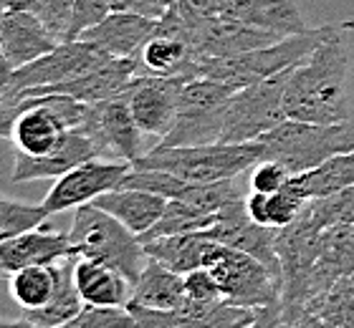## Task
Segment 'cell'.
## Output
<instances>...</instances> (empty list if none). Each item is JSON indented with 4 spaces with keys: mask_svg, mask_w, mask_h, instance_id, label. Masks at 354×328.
Listing matches in <instances>:
<instances>
[{
    "mask_svg": "<svg viewBox=\"0 0 354 328\" xmlns=\"http://www.w3.org/2000/svg\"><path fill=\"white\" fill-rule=\"evenodd\" d=\"M344 28L326 36L314 51L291 68L283 94V109L288 119L337 124L349 122V59L344 44Z\"/></svg>",
    "mask_w": 354,
    "mask_h": 328,
    "instance_id": "1",
    "label": "cell"
},
{
    "mask_svg": "<svg viewBox=\"0 0 354 328\" xmlns=\"http://www.w3.org/2000/svg\"><path fill=\"white\" fill-rule=\"evenodd\" d=\"M344 23H326L319 28H309L306 33L283 36L276 44L251 48V51L236 53V56H223V59H205L195 66V76H207L230 86L233 91L243 86H251L256 81H263L268 76L286 71L306 59L326 36L339 30Z\"/></svg>",
    "mask_w": 354,
    "mask_h": 328,
    "instance_id": "2",
    "label": "cell"
},
{
    "mask_svg": "<svg viewBox=\"0 0 354 328\" xmlns=\"http://www.w3.org/2000/svg\"><path fill=\"white\" fill-rule=\"evenodd\" d=\"M261 162L259 142L245 144H192V146H152L132 162L140 169H165L190 184H207L230 180L248 172Z\"/></svg>",
    "mask_w": 354,
    "mask_h": 328,
    "instance_id": "3",
    "label": "cell"
},
{
    "mask_svg": "<svg viewBox=\"0 0 354 328\" xmlns=\"http://www.w3.org/2000/svg\"><path fill=\"white\" fill-rule=\"evenodd\" d=\"M256 142L261 160H273L283 164L291 175H301L334 154L354 149V122L349 119L337 124H317L301 119H283Z\"/></svg>",
    "mask_w": 354,
    "mask_h": 328,
    "instance_id": "4",
    "label": "cell"
},
{
    "mask_svg": "<svg viewBox=\"0 0 354 328\" xmlns=\"http://www.w3.org/2000/svg\"><path fill=\"white\" fill-rule=\"evenodd\" d=\"M68 240L74 245V258H86V260L109 265L124 273L132 285L147 262L145 242L140 240V235H134L114 215L104 212L94 202L76 207Z\"/></svg>",
    "mask_w": 354,
    "mask_h": 328,
    "instance_id": "5",
    "label": "cell"
},
{
    "mask_svg": "<svg viewBox=\"0 0 354 328\" xmlns=\"http://www.w3.org/2000/svg\"><path fill=\"white\" fill-rule=\"evenodd\" d=\"M221 285L223 298L253 308L256 326H281V280L253 255L215 242L205 265Z\"/></svg>",
    "mask_w": 354,
    "mask_h": 328,
    "instance_id": "6",
    "label": "cell"
},
{
    "mask_svg": "<svg viewBox=\"0 0 354 328\" xmlns=\"http://www.w3.org/2000/svg\"><path fill=\"white\" fill-rule=\"evenodd\" d=\"M230 94L233 88L207 76L187 79L180 88L175 122L155 146H192L221 142L223 114Z\"/></svg>",
    "mask_w": 354,
    "mask_h": 328,
    "instance_id": "7",
    "label": "cell"
},
{
    "mask_svg": "<svg viewBox=\"0 0 354 328\" xmlns=\"http://www.w3.org/2000/svg\"><path fill=\"white\" fill-rule=\"evenodd\" d=\"M291 68L230 94L228 104H225V114H223L221 142L225 144L256 142L266 131H271L283 119H288L286 109H283V94H286V81Z\"/></svg>",
    "mask_w": 354,
    "mask_h": 328,
    "instance_id": "8",
    "label": "cell"
},
{
    "mask_svg": "<svg viewBox=\"0 0 354 328\" xmlns=\"http://www.w3.org/2000/svg\"><path fill=\"white\" fill-rule=\"evenodd\" d=\"M79 131L86 134L88 142L94 144L96 154L104 160L134 162L147 152L145 142H142L145 131L134 122L124 96L88 104L86 117L79 124Z\"/></svg>",
    "mask_w": 354,
    "mask_h": 328,
    "instance_id": "9",
    "label": "cell"
},
{
    "mask_svg": "<svg viewBox=\"0 0 354 328\" xmlns=\"http://www.w3.org/2000/svg\"><path fill=\"white\" fill-rule=\"evenodd\" d=\"M129 169H132V162L124 160H104V157L86 160L74 169H68L66 175H61L41 204L48 215L76 210L79 204L94 202L102 192L119 187Z\"/></svg>",
    "mask_w": 354,
    "mask_h": 328,
    "instance_id": "10",
    "label": "cell"
},
{
    "mask_svg": "<svg viewBox=\"0 0 354 328\" xmlns=\"http://www.w3.org/2000/svg\"><path fill=\"white\" fill-rule=\"evenodd\" d=\"M104 56L106 53L99 51L96 46L86 44V41H61L53 51L38 56L36 61H30L26 66H18L10 86L3 96H23L36 91V88L74 79Z\"/></svg>",
    "mask_w": 354,
    "mask_h": 328,
    "instance_id": "11",
    "label": "cell"
},
{
    "mask_svg": "<svg viewBox=\"0 0 354 328\" xmlns=\"http://www.w3.org/2000/svg\"><path fill=\"white\" fill-rule=\"evenodd\" d=\"M185 76H160V73H137L122 96L129 104L134 122L157 142L170 131L177 114V99Z\"/></svg>",
    "mask_w": 354,
    "mask_h": 328,
    "instance_id": "12",
    "label": "cell"
},
{
    "mask_svg": "<svg viewBox=\"0 0 354 328\" xmlns=\"http://www.w3.org/2000/svg\"><path fill=\"white\" fill-rule=\"evenodd\" d=\"M203 233L210 235L213 240L223 242V245L243 250V253L253 255L256 260H261L273 276L279 278L281 288H283L281 260H279V253H276V233H279V230L253 222V220L248 218V212H245V197L230 202L228 207H223V210L215 215L213 225L207 227V230H203Z\"/></svg>",
    "mask_w": 354,
    "mask_h": 328,
    "instance_id": "13",
    "label": "cell"
},
{
    "mask_svg": "<svg viewBox=\"0 0 354 328\" xmlns=\"http://www.w3.org/2000/svg\"><path fill=\"white\" fill-rule=\"evenodd\" d=\"M187 41H190V51L195 66L205 59H223V56H236V53L261 48V46L276 44L279 33L263 28H253L233 18H205L198 23H187ZM195 79V76H192Z\"/></svg>",
    "mask_w": 354,
    "mask_h": 328,
    "instance_id": "14",
    "label": "cell"
},
{
    "mask_svg": "<svg viewBox=\"0 0 354 328\" xmlns=\"http://www.w3.org/2000/svg\"><path fill=\"white\" fill-rule=\"evenodd\" d=\"M99 157L94 144L88 142L86 134L79 129H68L59 139V144L51 152L41 154V157H28V154L15 152L13 169H10V182H36V180H59L66 175L68 169L82 164L86 160Z\"/></svg>",
    "mask_w": 354,
    "mask_h": 328,
    "instance_id": "15",
    "label": "cell"
},
{
    "mask_svg": "<svg viewBox=\"0 0 354 328\" xmlns=\"http://www.w3.org/2000/svg\"><path fill=\"white\" fill-rule=\"evenodd\" d=\"M74 258V245L66 233L48 230V225L33 227L10 240L0 242V273L10 276L28 265H53Z\"/></svg>",
    "mask_w": 354,
    "mask_h": 328,
    "instance_id": "16",
    "label": "cell"
},
{
    "mask_svg": "<svg viewBox=\"0 0 354 328\" xmlns=\"http://www.w3.org/2000/svg\"><path fill=\"white\" fill-rule=\"evenodd\" d=\"M157 26H160V18L137 13H109L99 26L88 28L79 41H86L109 56L140 59L145 44L157 33Z\"/></svg>",
    "mask_w": 354,
    "mask_h": 328,
    "instance_id": "17",
    "label": "cell"
},
{
    "mask_svg": "<svg viewBox=\"0 0 354 328\" xmlns=\"http://www.w3.org/2000/svg\"><path fill=\"white\" fill-rule=\"evenodd\" d=\"M61 41L46 28L33 10H6L0 23V51L15 66H26L53 51Z\"/></svg>",
    "mask_w": 354,
    "mask_h": 328,
    "instance_id": "18",
    "label": "cell"
},
{
    "mask_svg": "<svg viewBox=\"0 0 354 328\" xmlns=\"http://www.w3.org/2000/svg\"><path fill=\"white\" fill-rule=\"evenodd\" d=\"M221 15L279 36H294L309 30L294 0H221Z\"/></svg>",
    "mask_w": 354,
    "mask_h": 328,
    "instance_id": "19",
    "label": "cell"
},
{
    "mask_svg": "<svg viewBox=\"0 0 354 328\" xmlns=\"http://www.w3.org/2000/svg\"><path fill=\"white\" fill-rule=\"evenodd\" d=\"M96 207H102L104 212H109L114 218L127 225L134 235L147 233L149 227L155 225L160 215H162L167 197L155 195L147 190H137V187H114L106 190L94 200Z\"/></svg>",
    "mask_w": 354,
    "mask_h": 328,
    "instance_id": "20",
    "label": "cell"
},
{
    "mask_svg": "<svg viewBox=\"0 0 354 328\" xmlns=\"http://www.w3.org/2000/svg\"><path fill=\"white\" fill-rule=\"evenodd\" d=\"M74 283L91 306H127L132 298V280L124 273L86 258H74Z\"/></svg>",
    "mask_w": 354,
    "mask_h": 328,
    "instance_id": "21",
    "label": "cell"
},
{
    "mask_svg": "<svg viewBox=\"0 0 354 328\" xmlns=\"http://www.w3.org/2000/svg\"><path fill=\"white\" fill-rule=\"evenodd\" d=\"M129 303L160 308V311H177L185 303V276L170 270L155 258H147L140 278L132 285Z\"/></svg>",
    "mask_w": 354,
    "mask_h": 328,
    "instance_id": "22",
    "label": "cell"
},
{
    "mask_svg": "<svg viewBox=\"0 0 354 328\" xmlns=\"http://www.w3.org/2000/svg\"><path fill=\"white\" fill-rule=\"evenodd\" d=\"M84 308V300L76 291L74 283V258L59 262V285L53 298L41 308L23 311L21 318H15V326H30V328H59L68 326L71 318L79 316Z\"/></svg>",
    "mask_w": 354,
    "mask_h": 328,
    "instance_id": "23",
    "label": "cell"
},
{
    "mask_svg": "<svg viewBox=\"0 0 354 328\" xmlns=\"http://www.w3.org/2000/svg\"><path fill=\"white\" fill-rule=\"evenodd\" d=\"M215 242L205 233H183V235H165L155 240L145 242L147 258L165 262L175 273H190L195 268H205L207 258L213 253Z\"/></svg>",
    "mask_w": 354,
    "mask_h": 328,
    "instance_id": "24",
    "label": "cell"
},
{
    "mask_svg": "<svg viewBox=\"0 0 354 328\" xmlns=\"http://www.w3.org/2000/svg\"><path fill=\"white\" fill-rule=\"evenodd\" d=\"M140 71L192 79L195 76V59H192L190 44L180 36L157 30L140 53Z\"/></svg>",
    "mask_w": 354,
    "mask_h": 328,
    "instance_id": "25",
    "label": "cell"
},
{
    "mask_svg": "<svg viewBox=\"0 0 354 328\" xmlns=\"http://www.w3.org/2000/svg\"><path fill=\"white\" fill-rule=\"evenodd\" d=\"M286 184L306 200H317V197H326L344 190V187L354 184V149L334 154L309 172L291 175Z\"/></svg>",
    "mask_w": 354,
    "mask_h": 328,
    "instance_id": "26",
    "label": "cell"
},
{
    "mask_svg": "<svg viewBox=\"0 0 354 328\" xmlns=\"http://www.w3.org/2000/svg\"><path fill=\"white\" fill-rule=\"evenodd\" d=\"M309 204L306 197H301L296 190L291 187H283L279 192H271V195H266V192H253L251 195H245V212H248V218L253 222H259V225H268V227H286L288 222H294L301 210Z\"/></svg>",
    "mask_w": 354,
    "mask_h": 328,
    "instance_id": "27",
    "label": "cell"
},
{
    "mask_svg": "<svg viewBox=\"0 0 354 328\" xmlns=\"http://www.w3.org/2000/svg\"><path fill=\"white\" fill-rule=\"evenodd\" d=\"M59 285V262L53 265H28L10 273V296L21 311L46 306Z\"/></svg>",
    "mask_w": 354,
    "mask_h": 328,
    "instance_id": "28",
    "label": "cell"
},
{
    "mask_svg": "<svg viewBox=\"0 0 354 328\" xmlns=\"http://www.w3.org/2000/svg\"><path fill=\"white\" fill-rule=\"evenodd\" d=\"M215 222V215L192 207L185 200H167L162 215L155 225L149 227L147 233L140 235L142 242L155 240V238H165V235H183V233H203Z\"/></svg>",
    "mask_w": 354,
    "mask_h": 328,
    "instance_id": "29",
    "label": "cell"
},
{
    "mask_svg": "<svg viewBox=\"0 0 354 328\" xmlns=\"http://www.w3.org/2000/svg\"><path fill=\"white\" fill-rule=\"evenodd\" d=\"M46 220H48V212L44 204H28L10 197H0V242L28 233L33 227H41Z\"/></svg>",
    "mask_w": 354,
    "mask_h": 328,
    "instance_id": "30",
    "label": "cell"
},
{
    "mask_svg": "<svg viewBox=\"0 0 354 328\" xmlns=\"http://www.w3.org/2000/svg\"><path fill=\"white\" fill-rule=\"evenodd\" d=\"M309 212L314 225L322 230L337 225V222H354V184L334 192V195L309 200Z\"/></svg>",
    "mask_w": 354,
    "mask_h": 328,
    "instance_id": "31",
    "label": "cell"
},
{
    "mask_svg": "<svg viewBox=\"0 0 354 328\" xmlns=\"http://www.w3.org/2000/svg\"><path fill=\"white\" fill-rule=\"evenodd\" d=\"M111 326H137L127 306H91L84 303L76 318L66 328H111Z\"/></svg>",
    "mask_w": 354,
    "mask_h": 328,
    "instance_id": "32",
    "label": "cell"
},
{
    "mask_svg": "<svg viewBox=\"0 0 354 328\" xmlns=\"http://www.w3.org/2000/svg\"><path fill=\"white\" fill-rule=\"evenodd\" d=\"M111 13V8L106 0H76L74 13H71V23L66 30V41H79L88 28H94Z\"/></svg>",
    "mask_w": 354,
    "mask_h": 328,
    "instance_id": "33",
    "label": "cell"
},
{
    "mask_svg": "<svg viewBox=\"0 0 354 328\" xmlns=\"http://www.w3.org/2000/svg\"><path fill=\"white\" fill-rule=\"evenodd\" d=\"M221 285L215 280V276L207 268H195L190 273H185V300L192 303H213L221 300Z\"/></svg>",
    "mask_w": 354,
    "mask_h": 328,
    "instance_id": "34",
    "label": "cell"
},
{
    "mask_svg": "<svg viewBox=\"0 0 354 328\" xmlns=\"http://www.w3.org/2000/svg\"><path fill=\"white\" fill-rule=\"evenodd\" d=\"M74 6L76 0H41L36 13L53 36L59 38V41H66V30H68V23H71Z\"/></svg>",
    "mask_w": 354,
    "mask_h": 328,
    "instance_id": "35",
    "label": "cell"
},
{
    "mask_svg": "<svg viewBox=\"0 0 354 328\" xmlns=\"http://www.w3.org/2000/svg\"><path fill=\"white\" fill-rule=\"evenodd\" d=\"M288 177H291V172H288L283 164H279V162L273 160H261L256 167L251 169V190L253 192H266V195H271V192H279L286 187Z\"/></svg>",
    "mask_w": 354,
    "mask_h": 328,
    "instance_id": "36",
    "label": "cell"
},
{
    "mask_svg": "<svg viewBox=\"0 0 354 328\" xmlns=\"http://www.w3.org/2000/svg\"><path fill=\"white\" fill-rule=\"evenodd\" d=\"M111 13H137L147 18H162L167 6L162 0H106Z\"/></svg>",
    "mask_w": 354,
    "mask_h": 328,
    "instance_id": "37",
    "label": "cell"
},
{
    "mask_svg": "<svg viewBox=\"0 0 354 328\" xmlns=\"http://www.w3.org/2000/svg\"><path fill=\"white\" fill-rule=\"evenodd\" d=\"M15 68H18V66H15L13 61L8 59L6 53L0 51V96L6 94V91H8V86H10V81H13V73H15Z\"/></svg>",
    "mask_w": 354,
    "mask_h": 328,
    "instance_id": "38",
    "label": "cell"
},
{
    "mask_svg": "<svg viewBox=\"0 0 354 328\" xmlns=\"http://www.w3.org/2000/svg\"><path fill=\"white\" fill-rule=\"evenodd\" d=\"M38 3L41 0H3L8 10H33V13L38 10Z\"/></svg>",
    "mask_w": 354,
    "mask_h": 328,
    "instance_id": "39",
    "label": "cell"
},
{
    "mask_svg": "<svg viewBox=\"0 0 354 328\" xmlns=\"http://www.w3.org/2000/svg\"><path fill=\"white\" fill-rule=\"evenodd\" d=\"M6 10H8V8L3 6V0H0V23H3V15H6Z\"/></svg>",
    "mask_w": 354,
    "mask_h": 328,
    "instance_id": "40",
    "label": "cell"
},
{
    "mask_svg": "<svg viewBox=\"0 0 354 328\" xmlns=\"http://www.w3.org/2000/svg\"><path fill=\"white\" fill-rule=\"evenodd\" d=\"M162 3H165V6H172V0H162Z\"/></svg>",
    "mask_w": 354,
    "mask_h": 328,
    "instance_id": "41",
    "label": "cell"
}]
</instances>
